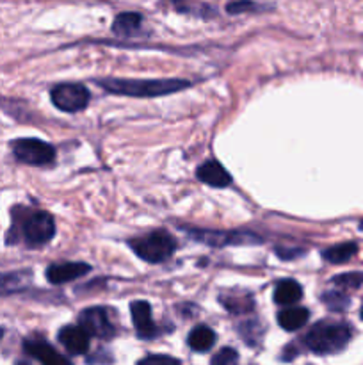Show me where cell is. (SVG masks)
I'll use <instances>...</instances> for the list:
<instances>
[{"label":"cell","mask_w":363,"mask_h":365,"mask_svg":"<svg viewBox=\"0 0 363 365\" xmlns=\"http://www.w3.org/2000/svg\"><path fill=\"white\" fill-rule=\"evenodd\" d=\"M142 362H174L177 364L178 360L177 359H171V356H166V355H153V356H146Z\"/></svg>","instance_id":"obj_25"},{"label":"cell","mask_w":363,"mask_h":365,"mask_svg":"<svg viewBox=\"0 0 363 365\" xmlns=\"http://www.w3.org/2000/svg\"><path fill=\"white\" fill-rule=\"evenodd\" d=\"M100 88L112 95L135 96V98H152V96H164L171 93L182 91L191 86V82L180 78H167V81H132V78H100Z\"/></svg>","instance_id":"obj_2"},{"label":"cell","mask_w":363,"mask_h":365,"mask_svg":"<svg viewBox=\"0 0 363 365\" xmlns=\"http://www.w3.org/2000/svg\"><path fill=\"white\" fill-rule=\"evenodd\" d=\"M91 271V267L84 262H60L52 264L46 269V280L53 285H63L84 277Z\"/></svg>","instance_id":"obj_10"},{"label":"cell","mask_w":363,"mask_h":365,"mask_svg":"<svg viewBox=\"0 0 363 365\" xmlns=\"http://www.w3.org/2000/svg\"><path fill=\"white\" fill-rule=\"evenodd\" d=\"M256 4L251 0H235V2L228 4V13L237 14V13H246V11H256Z\"/></svg>","instance_id":"obj_24"},{"label":"cell","mask_w":363,"mask_h":365,"mask_svg":"<svg viewBox=\"0 0 363 365\" xmlns=\"http://www.w3.org/2000/svg\"><path fill=\"white\" fill-rule=\"evenodd\" d=\"M333 284L340 289H358L363 285V273H345L333 278Z\"/></svg>","instance_id":"obj_21"},{"label":"cell","mask_w":363,"mask_h":365,"mask_svg":"<svg viewBox=\"0 0 363 365\" xmlns=\"http://www.w3.org/2000/svg\"><path fill=\"white\" fill-rule=\"evenodd\" d=\"M52 96V103L59 110L64 113H78V110L85 109L91 100L88 88L82 84H57L56 88L50 91Z\"/></svg>","instance_id":"obj_6"},{"label":"cell","mask_w":363,"mask_h":365,"mask_svg":"<svg viewBox=\"0 0 363 365\" xmlns=\"http://www.w3.org/2000/svg\"><path fill=\"white\" fill-rule=\"evenodd\" d=\"M14 157L20 163L31 164V166H46L56 160V150L52 145L34 138L16 139L11 145Z\"/></svg>","instance_id":"obj_5"},{"label":"cell","mask_w":363,"mask_h":365,"mask_svg":"<svg viewBox=\"0 0 363 365\" xmlns=\"http://www.w3.org/2000/svg\"><path fill=\"white\" fill-rule=\"evenodd\" d=\"M141 21H142V16L139 13H121L117 14L116 20H114L112 31L114 34L123 36V38H127V36H134L135 32L141 29Z\"/></svg>","instance_id":"obj_16"},{"label":"cell","mask_w":363,"mask_h":365,"mask_svg":"<svg viewBox=\"0 0 363 365\" xmlns=\"http://www.w3.org/2000/svg\"><path fill=\"white\" fill-rule=\"evenodd\" d=\"M187 344L192 351L205 353L209 351V349H212L214 344H216V334H214L210 328L198 327L189 334Z\"/></svg>","instance_id":"obj_15"},{"label":"cell","mask_w":363,"mask_h":365,"mask_svg":"<svg viewBox=\"0 0 363 365\" xmlns=\"http://www.w3.org/2000/svg\"><path fill=\"white\" fill-rule=\"evenodd\" d=\"M132 321H134V328L137 335L144 341L148 339H155L159 335L157 324L153 323L152 317V307L148 302H134L130 305Z\"/></svg>","instance_id":"obj_9"},{"label":"cell","mask_w":363,"mask_h":365,"mask_svg":"<svg viewBox=\"0 0 363 365\" xmlns=\"http://www.w3.org/2000/svg\"><path fill=\"white\" fill-rule=\"evenodd\" d=\"M237 360H238L237 351H235V349H231V348L221 349L217 355L212 356V364H216V365L217 364H223V365L233 364V362H237Z\"/></svg>","instance_id":"obj_23"},{"label":"cell","mask_w":363,"mask_h":365,"mask_svg":"<svg viewBox=\"0 0 363 365\" xmlns=\"http://www.w3.org/2000/svg\"><path fill=\"white\" fill-rule=\"evenodd\" d=\"M23 349L27 355H31L32 359H36L38 362L46 364V365H66L68 362L66 356L59 355L48 342L41 341V339H28L23 342Z\"/></svg>","instance_id":"obj_11"},{"label":"cell","mask_w":363,"mask_h":365,"mask_svg":"<svg viewBox=\"0 0 363 365\" xmlns=\"http://www.w3.org/2000/svg\"><path fill=\"white\" fill-rule=\"evenodd\" d=\"M89 337L91 335L82 327H64L59 331V342L71 355H84V353H88Z\"/></svg>","instance_id":"obj_12"},{"label":"cell","mask_w":363,"mask_h":365,"mask_svg":"<svg viewBox=\"0 0 363 365\" xmlns=\"http://www.w3.org/2000/svg\"><path fill=\"white\" fill-rule=\"evenodd\" d=\"M356 252H358L356 242H342V245L327 248L326 252L322 253V257L324 260H327V262L331 264H344L347 262L349 259H352V257L356 255Z\"/></svg>","instance_id":"obj_18"},{"label":"cell","mask_w":363,"mask_h":365,"mask_svg":"<svg viewBox=\"0 0 363 365\" xmlns=\"http://www.w3.org/2000/svg\"><path fill=\"white\" fill-rule=\"evenodd\" d=\"M128 245H130V248L134 250L139 259L149 264L164 262L177 250V241L166 230H153L149 234L141 235V237L132 239Z\"/></svg>","instance_id":"obj_4"},{"label":"cell","mask_w":363,"mask_h":365,"mask_svg":"<svg viewBox=\"0 0 363 365\" xmlns=\"http://www.w3.org/2000/svg\"><path fill=\"white\" fill-rule=\"evenodd\" d=\"M362 319H363V307H362Z\"/></svg>","instance_id":"obj_26"},{"label":"cell","mask_w":363,"mask_h":365,"mask_svg":"<svg viewBox=\"0 0 363 365\" xmlns=\"http://www.w3.org/2000/svg\"><path fill=\"white\" fill-rule=\"evenodd\" d=\"M223 305L230 310L231 314H238V312H248V310L253 309V302L248 294H241L238 298H221Z\"/></svg>","instance_id":"obj_20"},{"label":"cell","mask_w":363,"mask_h":365,"mask_svg":"<svg viewBox=\"0 0 363 365\" xmlns=\"http://www.w3.org/2000/svg\"><path fill=\"white\" fill-rule=\"evenodd\" d=\"M302 298L301 285L295 280H283L274 289V302L281 307L295 305Z\"/></svg>","instance_id":"obj_14"},{"label":"cell","mask_w":363,"mask_h":365,"mask_svg":"<svg viewBox=\"0 0 363 365\" xmlns=\"http://www.w3.org/2000/svg\"><path fill=\"white\" fill-rule=\"evenodd\" d=\"M189 234L192 239L199 242H205L210 246H224V245H253V242H262L253 234H242V232H212V230H191Z\"/></svg>","instance_id":"obj_8"},{"label":"cell","mask_w":363,"mask_h":365,"mask_svg":"<svg viewBox=\"0 0 363 365\" xmlns=\"http://www.w3.org/2000/svg\"><path fill=\"white\" fill-rule=\"evenodd\" d=\"M56 235V221L45 210H14V225L7 242H23L28 248H41Z\"/></svg>","instance_id":"obj_1"},{"label":"cell","mask_w":363,"mask_h":365,"mask_svg":"<svg viewBox=\"0 0 363 365\" xmlns=\"http://www.w3.org/2000/svg\"><path fill=\"white\" fill-rule=\"evenodd\" d=\"M322 302L330 307L331 310H345L349 305V298L344 292H326L322 296Z\"/></svg>","instance_id":"obj_22"},{"label":"cell","mask_w":363,"mask_h":365,"mask_svg":"<svg viewBox=\"0 0 363 365\" xmlns=\"http://www.w3.org/2000/svg\"><path fill=\"white\" fill-rule=\"evenodd\" d=\"M31 273H9L0 277V294H13L27 285Z\"/></svg>","instance_id":"obj_19"},{"label":"cell","mask_w":363,"mask_h":365,"mask_svg":"<svg viewBox=\"0 0 363 365\" xmlns=\"http://www.w3.org/2000/svg\"><path fill=\"white\" fill-rule=\"evenodd\" d=\"M352 331L347 324L335 321H319L305 335V344L315 355H335L347 348Z\"/></svg>","instance_id":"obj_3"},{"label":"cell","mask_w":363,"mask_h":365,"mask_svg":"<svg viewBox=\"0 0 363 365\" xmlns=\"http://www.w3.org/2000/svg\"><path fill=\"white\" fill-rule=\"evenodd\" d=\"M199 180L210 187H226L231 184V175L217 160H206L196 171Z\"/></svg>","instance_id":"obj_13"},{"label":"cell","mask_w":363,"mask_h":365,"mask_svg":"<svg viewBox=\"0 0 363 365\" xmlns=\"http://www.w3.org/2000/svg\"><path fill=\"white\" fill-rule=\"evenodd\" d=\"M80 327L88 331L91 337H98L102 341H109L116 335V324L110 321L109 310L103 307H91L84 310L78 317Z\"/></svg>","instance_id":"obj_7"},{"label":"cell","mask_w":363,"mask_h":365,"mask_svg":"<svg viewBox=\"0 0 363 365\" xmlns=\"http://www.w3.org/2000/svg\"><path fill=\"white\" fill-rule=\"evenodd\" d=\"M310 314L306 309H287L281 310L278 314V323L283 330L287 331H295L301 327H305V323L308 321Z\"/></svg>","instance_id":"obj_17"}]
</instances>
